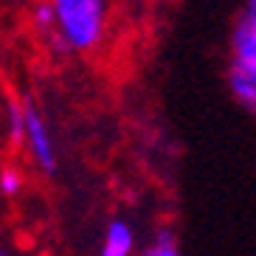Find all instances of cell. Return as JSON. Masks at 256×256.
I'll list each match as a JSON object with an SVG mask.
<instances>
[{
  "label": "cell",
  "mask_w": 256,
  "mask_h": 256,
  "mask_svg": "<svg viewBox=\"0 0 256 256\" xmlns=\"http://www.w3.org/2000/svg\"><path fill=\"white\" fill-rule=\"evenodd\" d=\"M226 82H228V90H231L234 102H236L245 113L256 116V62L234 60L231 56Z\"/></svg>",
  "instance_id": "3"
},
{
  "label": "cell",
  "mask_w": 256,
  "mask_h": 256,
  "mask_svg": "<svg viewBox=\"0 0 256 256\" xmlns=\"http://www.w3.org/2000/svg\"><path fill=\"white\" fill-rule=\"evenodd\" d=\"M31 23H34L37 34H42L46 40L56 34V12H54L51 0H37L31 6Z\"/></svg>",
  "instance_id": "8"
},
{
  "label": "cell",
  "mask_w": 256,
  "mask_h": 256,
  "mask_svg": "<svg viewBox=\"0 0 256 256\" xmlns=\"http://www.w3.org/2000/svg\"><path fill=\"white\" fill-rule=\"evenodd\" d=\"M6 136L12 146H23L26 136V113H23V98H8L6 102Z\"/></svg>",
  "instance_id": "6"
},
{
  "label": "cell",
  "mask_w": 256,
  "mask_h": 256,
  "mask_svg": "<svg viewBox=\"0 0 256 256\" xmlns=\"http://www.w3.org/2000/svg\"><path fill=\"white\" fill-rule=\"evenodd\" d=\"M0 256H8V254H6V250H3V254H0Z\"/></svg>",
  "instance_id": "10"
},
{
  "label": "cell",
  "mask_w": 256,
  "mask_h": 256,
  "mask_svg": "<svg viewBox=\"0 0 256 256\" xmlns=\"http://www.w3.org/2000/svg\"><path fill=\"white\" fill-rule=\"evenodd\" d=\"M136 228L124 217H113L104 226L102 242H98V256H136Z\"/></svg>",
  "instance_id": "5"
},
{
  "label": "cell",
  "mask_w": 256,
  "mask_h": 256,
  "mask_svg": "<svg viewBox=\"0 0 256 256\" xmlns=\"http://www.w3.org/2000/svg\"><path fill=\"white\" fill-rule=\"evenodd\" d=\"M23 192V172L17 169V166H3L0 169V194L12 200Z\"/></svg>",
  "instance_id": "9"
},
{
  "label": "cell",
  "mask_w": 256,
  "mask_h": 256,
  "mask_svg": "<svg viewBox=\"0 0 256 256\" xmlns=\"http://www.w3.org/2000/svg\"><path fill=\"white\" fill-rule=\"evenodd\" d=\"M56 12V31L70 51L88 54L102 46L110 20L107 0H51Z\"/></svg>",
  "instance_id": "1"
},
{
  "label": "cell",
  "mask_w": 256,
  "mask_h": 256,
  "mask_svg": "<svg viewBox=\"0 0 256 256\" xmlns=\"http://www.w3.org/2000/svg\"><path fill=\"white\" fill-rule=\"evenodd\" d=\"M138 256H180V245H178L174 231L172 228H160V231L144 245V250Z\"/></svg>",
  "instance_id": "7"
},
{
  "label": "cell",
  "mask_w": 256,
  "mask_h": 256,
  "mask_svg": "<svg viewBox=\"0 0 256 256\" xmlns=\"http://www.w3.org/2000/svg\"><path fill=\"white\" fill-rule=\"evenodd\" d=\"M23 113H26V136H23V150L28 152L31 164L37 166L42 174H54L56 172V146H54L51 130L46 124V116L28 96L23 98Z\"/></svg>",
  "instance_id": "2"
},
{
  "label": "cell",
  "mask_w": 256,
  "mask_h": 256,
  "mask_svg": "<svg viewBox=\"0 0 256 256\" xmlns=\"http://www.w3.org/2000/svg\"><path fill=\"white\" fill-rule=\"evenodd\" d=\"M231 54L234 60L256 62V0H245L242 12L231 31Z\"/></svg>",
  "instance_id": "4"
}]
</instances>
